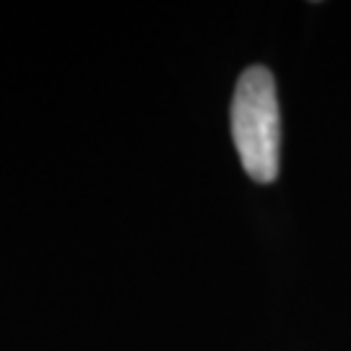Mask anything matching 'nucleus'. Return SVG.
Segmentation results:
<instances>
[{
    "mask_svg": "<svg viewBox=\"0 0 351 351\" xmlns=\"http://www.w3.org/2000/svg\"><path fill=\"white\" fill-rule=\"evenodd\" d=\"M232 138L239 162L255 182L276 180L281 162V112L276 81L263 65H252L239 75L232 99Z\"/></svg>",
    "mask_w": 351,
    "mask_h": 351,
    "instance_id": "1",
    "label": "nucleus"
}]
</instances>
